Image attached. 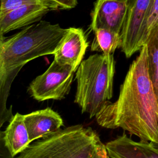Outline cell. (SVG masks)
Returning a JSON list of instances; mask_svg holds the SVG:
<instances>
[{"label": "cell", "instance_id": "4", "mask_svg": "<svg viewBox=\"0 0 158 158\" xmlns=\"http://www.w3.org/2000/svg\"><path fill=\"white\" fill-rule=\"evenodd\" d=\"M100 141L91 127L72 125L30 144L15 158H91Z\"/></svg>", "mask_w": 158, "mask_h": 158}, {"label": "cell", "instance_id": "6", "mask_svg": "<svg viewBox=\"0 0 158 158\" xmlns=\"http://www.w3.org/2000/svg\"><path fill=\"white\" fill-rule=\"evenodd\" d=\"M151 0H128V6L120 32L122 51L130 57L143 46V27Z\"/></svg>", "mask_w": 158, "mask_h": 158}, {"label": "cell", "instance_id": "2", "mask_svg": "<svg viewBox=\"0 0 158 158\" xmlns=\"http://www.w3.org/2000/svg\"><path fill=\"white\" fill-rule=\"evenodd\" d=\"M59 24L40 20L7 39L0 36V67L9 88L22 68L30 61L53 54L66 32Z\"/></svg>", "mask_w": 158, "mask_h": 158}, {"label": "cell", "instance_id": "5", "mask_svg": "<svg viewBox=\"0 0 158 158\" xmlns=\"http://www.w3.org/2000/svg\"><path fill=\"white\" fill-rule=\"evenodd\" d=\"M74 72L70 66L53 60L48 69L30 83L28 91L38 101L61 100L70 92Z\"/></svg>", "mask_w": 158, "mask_h": 158}, {"label": "cell", "instance_id": "7", "mask_svg": "<svg viewBox=\"0 0 158 158\" xmlns=\"http://www.w3.org/2000/svg\"><path fill=\"white\" fill-rule=\"evenodd\" d=\"M88 45L87 36L82 28L69 27L54 51V60L60 65L70 66L75 72Z\"/></svg>", "mask_w": 158, "mask_h": 158}, {"label": "cell", "instance_id": "14", "mask_svg": "<svg viewBox=\"0 0 158 158\" xmlns=\"http://www.w3.org/2000/svg\"><path fill=\"white\" fill-rule=\"evenodd\" d=\"M146 46V62L149 78L154 89L158 95V27L150 33Z\"/></svg>", "mask_w": 158, "mask_h": 158}, {"label": "cell", "instance_id": "3", "mask_svg": "<svg viewBox=\"0 0 158 158\" xmlns=\"http://www.w3.org/2000/svg\"><path fill=\"white\" fill-rule=\"evenodd\" d=\"M115 70L114 54H95L82 60L75 71L74 101L90 118L112 98Z\"/></svg>", "mask_w": 158, "mask_h": 158}, {"label": "cell", "instance_id": "15", "mask_svg": "<svg viewBox=\"0 0 158 158\" xmlns=\"http://www.w3.org/2000/svg\"><path fill=\"white\" fill-rule=\"evenodd\" d=\"M156 27H158V0H151L143 21V46L145 44L151 32Z\"/></svg>", "mask_w": 158, "mask_h": 158}, {"label": "cell", "instance_id": "17", "mask_svg": "<svg viewBox=\"0 0 158 158\" xmlns=\"http://www.w3.org/2000/svg\"><path fill=\"white\" fill-rule=\"evenodd\" d=\"M37 3L57 6L49 0H0V17L20 6Z\"/></svg>", "mask_w": 158, "mask_h": 158}, {"label": "cell", "instance_id": "9", "mask_svg": "<svg viewBox=\"0 0 158 158\" xmlns=\"http://www.w3.org/2000/svg\"><path fill=\"white\" fill-rule=\"evenodd\" d=\"M57 9L58 7L55 5L37 3L11 10L0 17V33L4 35L12 30L27 27L40 21L50 11Z\"/></svg>", "mask_w": 158, "mask_h": 158}, {"label": "cell", "instance_id": "20", "mask_svg": "<svg viewBox=\"0 0 158 158\" xmlns=\"http://www.w3.org/2000/svg\"><path fill=\"white\" fill-rule=\"evenodd\" d=\"M91 158H110L107 154L105 145L101 141L96 146Z\"/></svg>", "mask_w": 158, "mask_h": 158}, {"label": "cell", "instance_id": "10", "mask_svg": "<svg viewBox=\"0 0 158 158\" xmlns=\"http://www.w3.org/2000/svg\"><path fill=\"white\" fill-rule=\"evenodd\" d=\"M104 145L110 158H158L157 144L151 141H135L126 134Z\"/></svg>", "mask_w": 158, "mask_h": 158}, {"label": "cell", "instance_id": "11", "mask_svg": "<svg viewBox=\"0 0 158 158\" xmlns=\"http://www.w3.org/2000/svg\"><path fill=\"white\" fill-rule=\"evenodd\" d=\"M24 123L31 143L56 132L64 125L60 115L49 107L24 115Z\"/></svg>", "mask_w": 158, "mask_h": 158}, {"label": "cell", "instance_id": "21", "mask_svg": "<svg viewBox=\"0 0 158 158\" xmlns=\"http://www.w3.org/2000/svg\"><path fill=\"white\" fill-rule=\"evenodd\" d=\"M0 36H4V35H2L0 33Z\"/></svg>", "mask_w": 158, "mask_h": 158}, {"label": "cell", "instance_id": "16", "mask_svg": "<svg viewBox=\"0 0 158 158\" xmlns=\"http://www.w3.org/2000/svg\"><path fill=\"white\" fill-rule=\"evenodd\" d=\"M10 89L4 81L0 67V128L6 122H9L13 116L12 106L9 108L7 107V100Z\"/></svg>", "mask_w": 158, "mask_h": 158}, {"label": "cell", "instance_id": "19", "mask_svg": "<svg viewBox=\"0 0 158 158\" xmlns=\"http://www.w3.org/2000/svg\"><path fill=\"white\" fill-rule=\"evenodd\" d=\"M0 158H14L6 145L4 131L0 130Z\"/></svg>", "mask_w": 158, "mask_h": 158}, {"label": "cell", "instance_id": "12", "mask_svg": "<svg viewBox=\"0 0 158 158\" xmlns=\"http://www.w3.org/2000/svg\"><path fill=\"white\" fill-rule=\"evenodd\" d=\"M4 131L6 145L13 157L24 151L31 143L24 123V115L17 112Z\"/></svg>", "mask_w": 158, "mask_h": 158}, {"label": "cell", "instance_id": "8", "mask_svg": "<svg viewBox=\"0 0 158 158\" xmlns=\"http://www.w3.org/2000/svg\"><path fill=\"white\" fill-rule=\"evenodd\" d=\"M128 6V0H96L91 12L90 30H110L120 34Z\"/></svg>", "mask_w": 158, "mask_h": 158}, {"label": "cell", "instance_id": "1", "mask_svg": "<svg viewBox=\"0 0 158 158\" xmlns=\"http://www.w3.org/2000/svg\"><path fill=\"white\" fill-rule=\"evenodd\" d=\"M95 117L101 127L158 144V95L148 73L146 45L130 65L117 101H107Z\"/></svg>", "mask_w": 158, "mask_h": 158}, {"label": "cell", "instance_id": "13", "mask_svg": "<svg viewBox=\"0 0 158 158\" xmlns=\"http://www.w3.org/2000/svg\"><path fill=\"white\" fill-rule=\"evenodd\" d=\"M94 37L91 44L92 51L101 52L105 55L114 54L120 48V34L109 29L99 28L93 31Z\"/></svg>", "mask_w": 158, "mask_h": 158}, {"label": "cell", "instance_id": "18", "mask_svg": "<svg viewBox=\"0 0 158 158\" xmlns=\"http://www.w3.org/2000/svg\"><path fill=\"white\" fill-rule=\"evenodd\" d=\"M56 4L59 9L69 10L75 8L78 4V0H49Z\"/></svg>", "mask_w": 158, "mask_h": 158}]
</instances>
